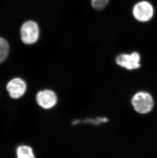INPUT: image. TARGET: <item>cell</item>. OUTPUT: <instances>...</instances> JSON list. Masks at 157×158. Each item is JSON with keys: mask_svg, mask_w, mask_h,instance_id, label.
<instances>
[{"mask_svg": "<svg viewBox=\"0 0 157 158\" xmlns=\"http://www.w3.org/2000/svg\"><path fill=\"white\" fill-rule=\"evenodd\" d=\"M132 104L137 112L146 114L151 111L154 106V102L149 93L140 92L135 94L132 98Z\"/></svg>", "mask_w": 157, "mask_h": 158, "instance_id": "6da1fadb", "label": "cell"}, {"mask_svg": "<svg viewBox=\"0 0 157 158\" xmlns=\"http://www.w3.org/2000/svg\"><path fill=\"white\" fill-rule=\"evenodd\" d=\"M21 40L27 45L35 43L38 40L39 29L37 23L33 21H28L22 24L20 30Z\"/></svg>", "mask_w": 157, "mask_h": 158, "instance_id": "7a4b0ae2", "label": "cell"}, {"mask_svg": "<svg viewBox=\"0 0 157 158\" xmlns=\"http://www.w3.org/2000/svg\"><path fill=\"white\" fill-rule=\"evenodd\" d=\"M36 100L37 104L42 108L50 110L57 105L58 97L56 93L52 89H45L37 93Z\"/></svg>", "mask_w": 157, "mask_h": 158, "instance_id": "3957f363", "label": "cell"}, {"mask_svg": "<svg viewBox=\"0 0 157 158\" xmlns=\"http://www.w3.org/2000/svg\"><path fill=\"white\" fill-rule=\"evenodd\" d=\"M133 14L135 19L141 22H147L154 15L153 6L147 1L140 2L134 7Z\"/></svg>", "mask_w": 157, "mask_h": 158, "instance_id": "277c9868", "label": "cell"}, {"mask_svg": "<svg viewBox=\"0 0 157 158\" xmlns=\"http://www.w3.org/2000/svg\"><path fill=\"white\" fill-rule=\"evenodd\" d=\"M140 54L136 52L130 54H122L119 55L116 60L118 65L129 70L139 68L140 67Z\"/></svg>", "mask_w": 157, "mask_h": 158, "instance_id": "5b68a950", "label": "cell"}, {"mask_svg": "<svg viewBox=\"0 0 157 158\" xmlns=\"http://www.w3.org/2000/svg\"><path fill=\"white\" fill-rule=\"evenodd\" d=\"M27 85L25 81L20 78H14L9 81L7 85V90L9 95L14 99H18L25 94Z\"/></svg>", "mask_w": 157, "mask_h": 158, "instance_id": "8992f818", "label": "cell"}, {"mask_svg": "<svg viewBox=\"0 0 157 158\" xmlns=\"http://www.w3.org/2000/svg\"><path fill=\"white\" fill-rule=\"evenodd\" d=\"M16 158H36L34 152L30 146L21 145L16 151Z\"/></svg>", "mask_w": 157, "mask_h": 158, "instance_id": "52a82bcc", "label": "cell"}, {"mask_svg": "<svg viewBox=\"0 0 157 158\" xmlns=\"http://www.w3.org/2000/svg\"><path fill=\"white\" fill-rule=\"evenodd\" d=\"M10 47L8 42L0 36V64L5 61L9 55Z\"/></svg>", "mask_w": 157, "mask_h": 158, "instance_id": "ba28073f", "label": "cell"}, {"mask_svg": "<svg viewBox=\"0 0 157 158\" xmlns=\"http://www.w3.org/2000/svg\"><path fill=\"white\" fill-rule=\"evenodd\" d=\"M109 0H91L92 6L95 9H103L108 3Z\"/></svg>", "mask_w": 157, "mask_h": 158, "instance_id": "9c48e42d", "label": "cell"}]
</instances>
